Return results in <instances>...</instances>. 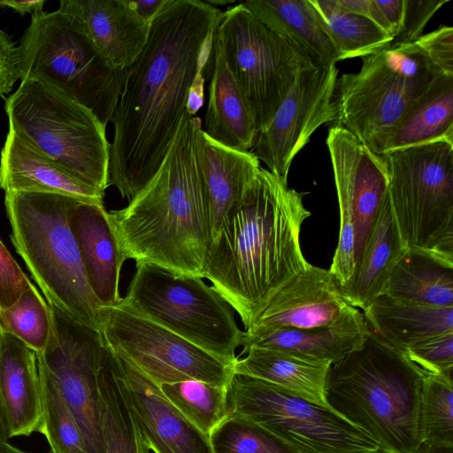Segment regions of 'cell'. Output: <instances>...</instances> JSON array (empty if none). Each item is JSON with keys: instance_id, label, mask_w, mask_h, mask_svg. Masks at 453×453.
<instances>
[{"instance_id": "obj_42", "label": "cell", "mask_w": 453, "mask_h": 453, "mask_svg": "<svg viewBox=\"0 0 453 453\" xmlns=\"http://www.w3.org/2000/svg\"><path fill=\"white\" fill-rule=\"evenodd\" d=\"M20 79L17 47L0 29V96L9 93Z\"/></svg>"}, {"instance_id": "obj_29", "label": "cell", "mask_w": 453, "mask_h": 453, "mask_svg": "<svg viewBox=\"0 0 453 453\" xmlns=\"http://www.w3.org/2000/svg\"><path fill=\"white\" fill-rule=\"evenodd\" d=\"M435 142L453 144V76L445 74L437 77L401 118L380 155Z\"/></svg>"}, {"instance_id": "obj_19", "label": "cell", "mask_w": 453, "mask_h": 453, "mask_svg": "<svg viewBox=\"0 0 453 453\" xmlns=\"http://www.w3.org/2000/svg\"><path fill=\"white\" fill-rule=\"evenodd\" d=\"M195 152L207 197L212 240L261 166L253 152L235 150L211 139L202 129V120L196 128Z\"/></svg>"}, {"instance_id": "obj_23", "label": "cell", "mask_w": 453, "mask_h": 453, "mask_svg": "<svg viewBox=\"0 0 453 453\" xmlns=\"http://www.w3.org/2000/svg\"><path fill=\"white\" fill-rule=\"evenodd\" d=\"M0 188L61 194L104 205V193L84 183L12 131L1 150Z\"/></svg>"}, {"instance_id": "obj_47", "label": "cell", "mask_w": 453, "mask_h": 453, "mask_svg": "<svg viewBox=\"0 0 453 453\" xmlns=\"http://www.w3.org/2000/svg\"><path fill=\"white\" fill-rule=\"evenodd\" d=\"M418 453H453V446L422 444Z\"/></svg>"}, {"instance_id": "obj_10", "label": "cell", "mask_w": 453, "mask_h": 453, "mask_svg": "<svg viewBox=\"0 0 453 453\" xmlns=\"http://www.w3.org/2000/svg\"><path fill=\"white\" fill-rule=\"evenodd\" d=\"M382 157L389 203L407 248L453 261V144L429 142Z\"/></svg>"}, {"instance_id": "obj_8", "label": "cell", "mask_w": 453, "mask_h": 453, "mask_svg": "<svg viewBox=\"0 0 453 453\" xmlns=\"http://www.w3.org/2000/svg\"><path fill=\"white\" fill-rule=\"evenodd\" d=\"M357 73L337 78L335 125L376 154L410 107L441 73L411 42L362 58Z\"/></svg>"}, {"instance_id": "obj_38", "label": "cell", "mask_w": 453, "mask_h": 453, "mask_svg": "<svg viewBox=\"0 0 453 453\" xmlns=\"http://www.w3.org/2000/svg\"><path fill=\"white\" fill-rule=\"evenodd\" d=\"M404 354L426 373L453 374V332L423 340Z\"/></svg>"}, {"instance_id": "obj_43", "label": "cell", "mask_w": 453, "mask_h": 453, "mask_svg": "<svg viewBox=\"0 0 453 453\" xmlns=\"http://www.w3.org/2000/svg\"><path fill=\"white\" fill-rule=\"evenodd\" d=\"M375 3L383 17L387 33L394 39L403 27L405 0H375Z\"/></svg>"}, {"instance_id": "obj_13", "label": "cell", "mask_w": 453, "mask_h": 453, "mask_svg": "<svg viewBox=\"0 0 453 453\" xmlns=\"http://www.w3.org/2000/svg\"><path fill=\"white\" fill-rule=\"evenodd\" d=\"M96 328L111 350L157 386L196 380L226 388L234 373L233 365L139 315L122 300L100 307Z\"/></svg>"}, {"instance_id": "obj_46", "label": "cell", "mask_w": 453, "mask_h": 453, "mask_svg": "<svg viewBox=\"0 0 453 453\" xmlns=\"http://www.w3.org/2000/svg\"><path fill=\"white\" fill-rule=\"evenodd\" d=\"M44 3L45 0H0V7L13 9L21 15L25 13L34 15L43 12Z\"/></svg>"}, {"instance_id": "obj_2", "label": "cell", "mask_w": 453, "mask_h": 453, "mask_svg": "<svg viewBox=\"0 0 453 453\" xmlns=\"http://www.w3.org/2000/svg\"><path fill=\"white\" fill-rule=\"evenodd\" d=\"M304 195L260 167L210 243L203 278L238 313L246 330L273 296L310 265L300 246L302 225L311 216Z\"/></svg>"}, {"instance_id": "obj_22", "label": "cell", "mask_w": 453, "mask_h": 453, "mask_svg": "<svg viewBox=\"0 0 453 453\" xmlns=\"http://www.w3.org/2000/svg\"><path fill=\"white\" fill-rule=\"evenodd\" d=\"M369 334L364 314L350 305L334 323L311 329L281 328L259 335L243 331L242 350L260 348L332 365L359 348Z\"/></svg>"}, {"instance_id": "obj_9", "label": "cell", "mask_w": 453, "mask_h": 453, "mask_svg": "<svg viewBox=\"0 0 453 453\" xmlns=\"http://www.w3.org/2000/svg\"><path fill=\"white\" fill-rule=\"evenodd\" d=\"M123 303L134 312L233 365L243 331L234 311L202 278L138 263Z\"/></svg>"}, {"instance_id": "obj_17", "label": "cell", "mask_w": 453, "mask_h": 453, "mask_svg": "<svg viewBox=\"0 0 453 453\" xmlns=\"http://www.w3.org/2000/svg\"><path fill=\"white\" fill-rule=\"evenodd\" d=\"M348 306L329 269L310 265L273 296L244 332L259 335L281 328L326 326L336 321Z\"/></svg>"}, {"instance_id": "obj_24", "label": "cell", "mask_w": 453, "mask_h": 453, "mask_svg": "<svg viewBox=\"0 0 453 453\" xmlns=\"http://www.w3.org/2000/svg\"><path fill=\"white\" fill-rule=\"evenodd\" d=\"M212 69L203 132L218 143L239 151L253 149L258 130L253 113L224 58L214 35Z\"/></svg>"}, {"instance_id": "obj_40", "label": "cell", "mask_w": 453, "mask_h": 453, "mask_svg": "<svg viewBox=\"0 0 453 453\" xmlns=\"http://www.w3.org/2000/svg\"><path fill=\"white\" fill-rule=\"evenodd\" d=\"M449 0H405V12L401 31L390 45L411 43L423 35L428 21Z\"/></svg>"}, {"instance_id": "obj_37", "label": "cell", "mask_w": 453, "mask_h": 453, "mask_svg": "<svg viewBox=\"0 0 453 453\" xmlns=\"http://www.w3.org/2000/svg\"><path fill=\"white\" fill-rule=\"evenodd\" d=\"M209 438L214 453H297L259 426L232 416Z\"/></svg>"}, {"instance_id": "obj_44", "label": "cell", "mask_w": 453, "mask_h": 453, "mask_svg": "<svg viewBox=\"0 0 453 453\" xmlns=\"http://www.w3.org/2000/svg\"><path fill=\"white\" fill-rule=\"evenodd\" d=\"M336 2L346 11L372 20L387 33L383 17L375 0H336Z\"/></svg>"}, {"instance_id": "obj_18", "label": "cell", "mask_w": 453, "mask_h": 453, "mask_svg": "<svg viewBox=\"0 0 453 453\" xmlns=\"http://www.w3.org/2000/svg\"><path fill=\"white\" fill-rule=\"evenodd\" d=\"M58 11L115 69H127L149 39L150 23L134 12L128 0H61Z\"/></svg>"}, {"instance_id": "obj_21", "label": "cell", "mask_w": 453, "mask_h": 453, "mask_svg": "<svg viewBox=\"0 0 453 453\" xmlns=\"http://www.w3.org/2000/svg\"><path fill=\"white\" fill-rule=\"evenodd\" d=\"M68 221L77 242L90 288L101 304L119 303L121 256L104 205L76 200L68 211Z\"/></svg>"}, {"instance_id": "obj_48", "label": "cell", "mask_w": 453, "mask_h": 453, "mask_svg": "<svg viewBox=\"0 0 453 453\" xmlns=\"http://www.w3.org/2000/svg\"><path fill=\"white\" fill-rule=\"evenodd\" d=\"M0 453H30L27 451H25L12 443L9 442V441H2L0 440ZM48 453H52L51 451Z\"/></svg>"}, {"instance_id": "obj_12", "label": "cell", "mask_w": 453, "mask_h": 453, "mask_svg": "<svg viewBox=\"0 0 453 453\" xmlns=\"http://www.w3.org/2000/svg\"><path fill=\"white\" fill-rule=\"evenodd\" d=\"M215 36L259 134L269 126L297 73L316 65L260 22L242 2L223 12Z\"/></svg>"}, {"instance_id": "obj_50", "label": "cell", "mask_w": 453, "mask_h": 453, "mask_svg": "<svg viewBox=\"0 0 453 453\" xmlns=\"http://www.w3.org/2000/svg\"><path fill=\"white\" fill-rule=\"evenodd\" d=\"M205 2L216 8L234 3V1L232 0H205Z\"/></svg>"}, {"instance_id": "obj_41", "label": "cell", "mask_w": 453, "mask_h": 453, "mask_svg": "<svg viewBox=\"0 0 453 453\" xmlns=\"http://www.w3.org/2000/svg\"><path fill=\"white\" fill-rule=\"evenodd\" d=\"M32 285L0 240V310L12 306Z\"/></svg>"}, {"instance_id": "obj_45", "label": "cell", "mask_w": 453, "mask_h": 453, "mask_svg": "<svg viewBox=\"0 0 453 453\" xmlns=\"http://www.w3.org/2000/svg\"><path fill=\"white\" fill-rule=\"evenodd\" d=\"M134 12L144 20L151 22L167 0H128Z\"/></svg>"}, {"instance_id": "obj_30", "label": "cell", "mask_w": 453, "mask_h": 453, "mask_svg": "<svg viewBox=\"0 0 453 453\" xmlns=\"http://www.w3.org/2000/svg\"><path fill=\"white\" fill-rule=\"evenodd\" d=\"M383 294L407 303L453 307V261L427 250L407 249Z\"/></svg>"}, {"instance_id": "obj_34", "label": "cell", "mask_w": 453, "mask_h": 453, "mask_svg": "<svg viewBox=\"0 0 453 453\" xmlns=\"http://www.w3.org/2000/svg\"><path fill=\"white\" fill-rule=\"evenodd\" d=\"M453 374L426 373L420 395L422 444L453 446Z\"/></svg>"}, {"instance_id": "obj_3", "label": "cell", "mask_w": 453, "mask_h": 453, "mask_svg": "<svg viewBox=\"0 0 453 453\" xmlns=\"http://www.w3.org/2000/svg\"><path fill=\"white\" fill-rule=\"evenodd\" d=\"M200 121L186 111L155 175L127 206L107 211L125 260L203 279L211 233L195 152V133Z\"/></svg>"}, {"instance_id": "obj_26", "label": "cell", "mask_w": 453, "mask_h": 453, "mask_svg": "<svg viewBox=\"0 0 453 453\" xmlns=\"http://www.w3.org/2000/svg\"><path fill=\"white\" fill-rule=\"evenodd\" d=\"M363 311L368 328L403 353L423 340L453 332V307L421 305L381 294Z\"/></svg>"}, {"instance_id": "obj_11", "label": "cell", "mask_w": 453, "mask_h": 453, "mask_svg": "<svg viewBox=\"0 0 453 453\" xmlns=\"http://www.w3.org/2000/svg\"><path fill=\"white\" fill-rule=\"evenodd\" d=\"M227 395L229 416L259 426L297 453H382L368 434L329 407L272 383L233 373Z\"/></svg>"}, {"instance_id": "obj_6", "label": "cell", "mask_w": 453, "mask_h": 453, "mask_svg": "<svg viewBox=\"0 0 453 453\" xmlns=\"http://www.w3.org/2000/svg\"><path fill=\"white\" fill-rule=\"evenodd\" d=\"M21 81L46 85L111 121L126 75L115 69L74 22L58 10L32 15L17 47Z\"/></svg>"}, {"instance_id": "obj_31", "label": "cell", "mask_w": 453, "mask_h": 453, "mask_svg": "<svg viewBox=\"0 0 453 453\" xmlns=\"http://www.w3.org/2000/svg\"><path fill=\"white\" fill-rule=\"evenodd\" d=\"M97 387L104 453H150L121 388L114 354L107 345L97 374Z\"/></svg>"}, {"instance_id": "obj_27", "label": "cell", "mask_w": 453, "mask_h": 453, "mask_svg": "<svg viewBox=\"0 0 453 453\" xmlns=\"http://www.w3.org/2000/svg\"><path fill=\"white\" fill-rule=\"evenodd\" d=\"M242 354L246 355L234 361V373L272 383L288 394L328 407L325 388L331 365L304 360L283 351L254 347L242 350Z\"/></svg>"}, {"instance_id": "obj_51", "label": "cell", "mask_w": 453, "mask_h": 453, "mask_svg": "<svg viewBox=\"0 0 453 453\" xmlns=\"http://www.w3.org/2000/svg\"><path fill=\"white\" fill-rule=\"evenodd\" d=\"M3 334L4 333H3V331H2V329L0 327V346H1V342H2V338H3Z\"/></svg>"}, {"instance_id": "obj_4", "label": "cell", "mask_w": 453, "mask_h": 453, "mask_svg": "<svg viewBox=\"0 0 453 453\" xmlns=\"http://www.w3.org/2000/svg\"><path fill=\"white\" fill-rule=\"evenodd\" d=\"M368 330L359 348L330 365L326 404L368 434L382 453H418L426 372Z\"/></svg>"}, {"instance_id": "obj_20", "label": "cell", "mask_w": 453, "mask_h": 453, "mask_svg": "<svg viewBox=\"0 0 453 453\" xmlns=\"http://www.w3.org/2000/svg\"><path fill=\"white\" fill-rule=\"evenodd\" d=\"M0 411L9 439L41 433L44 409L36 354L5 333L0 346Z\"/></svg>"}, {"instance_id": "obj_35", "label": "cell", "mask_w": 453, "mask_h": 453, "mask_svg": "<svg viewBox=\"0 0 453 453\" xmlns=\"http://www.w3.org/2000/svg\"><path fill=\"white\" fill-rule=\"evenodd\" d=\"M38 365V363H37ZM42 399L43 434L52 453H89L85 436L59 388L48 372L38 365Z\"/></svg>"}, {"instance_id": "obj_32", "label": "cell", "mask_w": 453, "mask_h": 453, "mask_svg": "<svg viewBox=\"0 0 453 453\" xmlns=\"http://www.w3.org/2000/svg\"><path fill=\"white\" fill-rule=\"evenodd\" d=\"M335 50L337 60L365 58L388 46L393 38L372 20L346 11L336 0H310Z\"/></svg>"}, {"instance_id": "obj_36", "label": "cell", "mask_w": 453, "mask_h": 453, "mask_svg": "<svg viewBox=\"0 0 453 453\" xmlns=\"http://www.w3.org/2000/svg\"><path fill=\"white\" fill-rule=\"evenodd\" d=\"M3 333L22 342L35 353L42 352L49 341L51 314L49 304L32 285L10 308L0 310Z\"/></svg>"}, {"instance_id": "obj_1", "label": "cell", "mask_w": 453, "mask_h": 453, "mask_svg": "<svg viewBox=\"0 0 453 453\" xmlns=\"http://www.w3.org/2000/svg\"><path fill=\"white\" fill-rule=\"evenodd\" d=\"M223 12L205 1L167 0L126 70L111 122L109 186L128 202L162 165L187 111L193 81L206 69Z\"/></svg>"}, {"instance_id": "obj_25", "label": "cell", "mask_w": 453, "mask_h": 453, "mask_svg": "<svg viewBox=\"0 0 453 453\" xmlns=\"http://www.w3.org/2000/svg\"><path fill=\"white\" fill-rule=\"evenodd\" d=\"M407 246L399 233L387 194L353 275L340 288L346 303L365 310L383 294L387 282Z\"/></svg>"}, {"instance_id": "obj_33", "label": "cell", "mask_w": 453, "mask_h": 453, "mask_svg": "<svg viewBox=\"0 0 453 453\" xmlns=\"http://www.w3.org/2000/svg\"><path fill=\"white\" fill-rule=\"evenodd\" d=\"M164 396L206 436L229 416L227 387L188 380L163 384Z\"/></svg>"}, {"instance_id": "obj_5", "label": "cell", "mask_w": 453, "mask_h": 453, "mask_svg": "<svg viewBox=\"0 0 453 453\" xmlns=\"http://www.w3.org/2000/svg\"><path fill=\"white\" fill-rule=\"evenodd\" d=\"M76 200L80 199L55 193L4 196L12 244L47 302L96 328L101 304L88 284L68 221V211Z\"/></svg>"}, {"instance_id": "obj_49", "label": "cell", "mask_w": 453, "mask_h": 453, "mask_svg": "<svg viewBox=\"0 0 453 453\" xmlns=\"http://www.w3.org/2000/svg\"><path fill=\"white\" fill-rule=\"evenodd\" d=\"M0 440L9 441L7 429H6L5 423H4V418L2 416L1 411H0Z\"/></svg>"}, {"instance_id": "obj_16", "label": "cell", "mask_w": 453, "mask_h": 453, "mask_svg": "<svg viewBox=\"0 0 453 453\" xmlns=\"http://www.w3.org/2000/svg\"><path fill=\"white\" fill-rule=\"evenodd\" d=\"M119 380L153 453H214L203 434L164 396L155 384L133 364L112 350Z\"/></svg>"}, {"instance_id": "obj_15", "label": "cell", "mask_w": 453, "mask_h": 453, "mask_svg": "<svg viewBox=\"0 0 453 453\" xmlns=\"http://www.w3.org/2000/svg\"><path fill=\"white\" fill-rule=\"evenodd\" d=\"M336 64L300 70L267 128L259 133L254 155L267 170L288 180L295 157L322 125L335 122Z\"/></svg>"}, {"instance_id": "obj_28", "label": "cell", "mask_w": 453, "mask_h": 453, "mask_svg": "<svg viewBox=\"0 0 453 453\" xmlns=\"http://www.w3.org/2000/svg\"><path fill=\"white\" fill-rule=\"evenodd\" d=\"M242 4L260 22L316 65L338 62L310 0H247Z\"/></svg>"}, {"instance_id": "obj_14", "label": "cell", "mask_w": 453, "mask_h": 453, "mask_svg": "<svg viewBox=\"0 0 453 453\" xmlns=\"http://www.w3.org/2000/svg\"><path fill=\"white\" fill-rule=\"evenodd\" d=\"M48 304L50 334L45 349L35 353L37 363L58 385L85 436L89 453H104L97 374L105 342L97 328Z\"/></svg>"}, {"instance_id": "obj_39", "label": "cell", "mask_w": 453, "mask_h": 453, "mask_svg": "<svg viewBox=\"0 0 453 453\" xmlns=\"http://www.w3.org/2000/svg\"><path fill=\"white\" fill-rule=\"evenodd\" d=\"M441 73L453 76V27L442 25L412 42Z\"/></svg>"}, {"instance_id": "obj_7", "label": "cell", "mask_w": 453, "mask_h": 453, "mask_svg": "<svg viewBox=\"0 0 453 453\" xmlns=\"http://www.w3.org/2000/svg\"><path fill=\"white\" fill-rule=\"evenodd\" d=\"M9 131L104 193L109 187L106 127L88 108L32 80L21 81L5 103Z\"/></svg>"}]
</instances>
